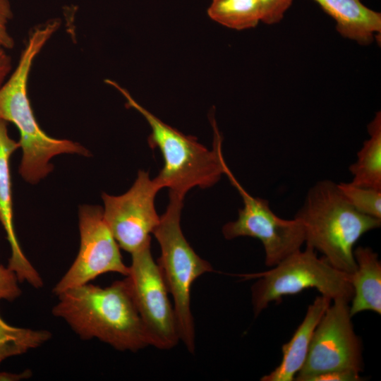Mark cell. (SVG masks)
Returning a JSON list of instances; mask_svg holds the SVG:
<instances>
[{"instance_id": "cell-1", "label": "cell", "mask_w": 381, "mask_h": 381, "mask_svg": "<svg viewBox=\"0 0 381 381\" xmlns=\"http://www.w3.org/2000/svg\"><path fill=\"white\" fill-rule=\"evenodd\" d=\"M61 20L54 18L33 28L13 71L0 87V119L12 123L18 130L22 150L19 174L28 183L36 184L53 170L51 159L62 154L89 157L81 144L47 135L39 126L28 93L32 64L53 35Z\"/></svg>"}, {"instance_id": "cell-2", "label": "cell", "mask_w": 381, "mask_h": 381, "mask_svg": "<svg viewBox=\"0 0 381 381\" xmlns=\"http://www.w3.org/2000/svg\"><path fill=\"white\" fill-rule=\"evenodd\" d=\"M56 296L53 315L80 339H97L121 351L135 352L150 345L126 278L106 287L87 283Z\"/></svg>"}, {"instance_id": "cell-3", "label": "cell", "mask_w": 381, "mask_h": 381, "mask_svg": "<svg viewBox=\"0 0 381 381\" xmlns=\"http://www.w3.org/2000/svg\"><path fill=\"white\" fill-rule=\"evenodd\" d=\"M105 83L116 89L126 99V105L139 112L149 124L151 132L147 138L152 149H158L164 164L153 179L159 189L168 188L184 198L193 188H206L217 183L224 174L225 162L222 153V138L214 119L210 115L213 130L212 150L198 143L196 138L186 135L165 123L139 104L116 82L107 79Z\"/></svg>"}, {"instance_id": "cell-4", "label": "cell", "mask_w": 381, "mask_h": 381, "mask_svg": "<svg viewBox=\"0 0 381 381\" xmlns=\"http://www.w3.org/2000/svg\"><path fill=\"white\" fill-rule=\"evenodd\" d=\"M295 217L303 226L306 245L323 254L334 267L349 274L356 268L355 244L364 234L381 225L380 219L355 209L337 183L328 179L310 188Z\"/></svg>"}, {"instance_id": "cell-5", "label": "cell", "mask_w": 381, "mask_h": 381, "mask_svg": "<svg viewBox=\"0 0 381 381\" xmlns=\"http://www.w3.org/2000/svg\"><path fill=\"white\" fill-rule=\"evenodd\" d=\"M183 198L169 192L166 211L153 231L161 250L157 264L174 299L180 340L188 351H195V329L190 309V289L202 274L213 271L185 238L181 226Z\"/></svg>"}, {"instance_id": "cell-6", "label": "cell", "mask_w": 381, "mask_h": 381, "mask_svg": "<svg viewBox=\"0 0 381 381\" xmlns=\"http://www.w3.org/2000/svg\"><path fill=\"white\" fill-rule=\"evenodd\" d=\"M315 251L306 245L304 250H297L270 270L241 275L246 279H258L251 287L255 316L271 302L311 288L331 301L341 298L350 303L353 295L351 274L318 258Z\"/></svg>"}, {"instance_id": "cell-7", "label": "cell", "mask_w": 381, "mask_h": 381, "mask_svg": "<svg viewBox=\"0 0 381 381\" xmlns=\"http://www.w3.org/2000/svg\"><path fill=\"white\" fill-rule=\"evenodd\" d=\"M224 174L235 187L243 200L236 220L225 224L222 234L226 239L240 236L258 238L265 250V263L274 267L292 253L301 250L305 243V233L301 222L294 217L285 219L271 210L269 202L254 197L247 192L224 163Z\"/></svg>"}, {"instance_id": "cell-8", "label": "cell", "mask_w": 381, "mask_h": 381, "mask_svg": "<svg viewBox=\"0 0 381 381\" xmlns=\"http://www.w3.org/2000/svg\"><path fill=\"white\" fill-rule=\"evenodd\" d=\"M126 279L149 338L150 345L169 350L180 340L169 291L151 252V241L131 254Z\"/></svg>"}, {"instance_id": "cell-9", "label": "cell", "mask_w": 381, "mask_h": 381, "mask_svg": "<svg viewBox=\"0 0 381 381\" xmlns=\"http://www.w3.org/2000/svg\"><path fill=\"white\" fill-rule=\"evenodd\" d=\"M349 302L333 300L318 323L306 361L294 380L308 381L317 374L334 371L360 373L363 368L362 344L354 332Z\"/></svg>"}, {"instance_id": "cell-10", "label": "cell", "mask_w": 381, "mask_h": 381, "mask_svg": "<svg viewBox=\"0 0 381 381\" xmlns=\"http://www.w3.org/2000/svg\"><path fill=\"white\" fill-rule=\"evenodd\" d=\"M78 226L79 250L69 269L53 288L56 296L90 283L105 273L116 272L126 277L129 272V267L123 261L120 247L104 220L102 207L80 206Z\"/></svg>"}, {"instance_id": "cell-11", "label": "cell", "mask_w": 381, "mask_h": 381, "mask_svg": "<svg viewBox=\"0 0 381 381\" xmlns=\"http://www.w3.org/2000/svg\"><path fill=\"white\" fill-rule=\"evenodd\" d=\"M160 189L148 171L139 170L131 187L120 195L103 192V216L119 247L131 254L151 241L160 217L155 200Z\"/></svg>"}, {"instance_id": "cell-12", "label": "cell", "mask_w": 381, "mask_h": 381, "mask_svg": "<svg viewBox=\"0 0 381 381\" xmlns=\"http://www.w3.org/2000/svg\"><path fill=\"white\" fill-rule=\"evenodd\" d=\"M18 148V141L8 133V123L0 119V224L11 248L7 267L16 274L20 282H25L35 289H40L44 282L24 254L14 225L10 159Z\"/></svg>"}, {"instance_id": "cell-13", "label": "cell", "mask_w": 381, "mask_h": 381, "mask_svg": "<svg viewBox=\"0 0 381 381\" xmlns=\"http://www.w3.org/2000/svg\"><path fill=\"white\" fill-rule=\"evenodd\" d=\"M336 22L337 32L361 45L380 41L381 14L361 0H314Z\"/></svg>"}, {"instance_id": "cell-14", "label": "cell", "mask_w": 381, "mask_h": 381, "mask_svg": "<svg viewBox=\"0 0 381 381\" xmlns=\"http://www.w3.org/2000/svg\"><path fill=\"white\" fill-rule=\"evenodd\" d=\"M331 301L321 295L309 305L303 321L292 337L282 346V359L279 365L262 377L261 381L294 380L306 361L313 332Z\"/></svg>"}, {"instance_id": "cell-15", "label": "cell", "mask_w": 381, "mask_h": 381, "mask_svg": "<svg viewBox=\"0 0 381 381\" xmlns=\"http://www.w3.org/2000/svg\"><path fill=\"white\" fill-rule=\"evenodd\" d=\"M356 263L351 274L353 295L349 305L351 316L363 311L381 314V262L377 253L369 247L353 250Z\"/></svg>"}, {"instance_id": "cell-16", "label": "cell", "mask_w": 381, "mask_h": 381, "mask_svg": "<svg viewBox=\"0 0 381 381\" xmlns=\"http://www.w3.org/2000/svg\"><path fill=\"white\" fill-rule=\"evenodd\" d=\"M369 138L357 153V159L349 167L351 183L381 190V112L377 111L367 126Z\"/></svg>"}, {"instance_id": "cell-17", "label": "cell", "mask_w": 381, "mask_h": 381, "mask_svg": "<svg viewBox=\"0 0 381 381\" xmlns=\"http://www.w3.org/2000/svg\"><path fill=\"white\" fill-rule=\"evenodd\" d=\"M207 13L215 22L237 30L255 28L261 22L259 0H212Z\"/></svg>"}, {"instance_id": "cell-18", "label": "cell", "mask_w": 381, "mask_h": 381, "mask_svg": "<svg viewBox=\"0 0 381 381\" xmlns=\"http://www.w3.org/2000/svg\"><path fill=\"white\" fill-rule=\"evenodd\" d=\"M51 337L52 333L48 330L12 326L0 315V363L9 357L41 346Z\"/></svg>"}, {"instance_id": "cell-19", "label": "cell", "mask_w": 381, "mask_h": 381, "mask_svg": "<svg viewBox=\"0 0 381 381\" xmlns=\"http://www.w3.org/2000/svg\"><path fill=\"white\" fill-rule=\"evenodd\" d=\"M337 186L347 201L360 212L381 219V190L362 187L350 183Z\"/></svg>"}, {"instance_id": "cell-20", "label": "cell", "mask_w": 381, "mask_h": 381, "mask_svg": "<svg viewBox=\"0 0 381 381\" xmlns=\"http://www.w3.org/2000/svg\"><path fill=\"white\" fill-rule=\"evenodd\" d=\"M261 7V22L267 25L279 23L294 0H259Z\"/></svg>"}, {"instance_id": "cell-21", "label": "cell", "mask_w": 381, "mask_h": 381, "mask_svg": "<svg viewBox=\"0 0 381 381\" xmlns=\"http://www.w3.org/2000/svg\"><path fill=\"white\" fill-rule=\"evenodd\" d=\"M18 282V277L13 271L0 265V301H13L20 297L22 291Z\"/></svg>"}, {"instance_id": "cell-22", "label": "cell", "mask_w": 381, "mask_h": 381, "mask_svg": "<svg viewBox=\"0 0 381 381\" xmlns=\"http://www.w3.org/2000/svg\"><path fill=\"white\" fill-rule=\"evenodd\" d=\"M13 16L9 0H0V46L12 49L15 40L8 30V25Z\"/></svg>"}, {"instance_id": "cell-23", "label": "cell", "mask_w": 381, "mask_h": 381, "mask_svg": "<svg viewBox=\"0 0 381 381\" xmlns=\"http://www.w3.org/2000/svg\"><path fill=\"white\" fill-rule=\"evenodd\" d=\"M359 373L351 371H328L310 377L308 381H360Z\"/></svg>"}, {"instance_id": "cell-24", "label": "cell", "mask_w": 381, "mask_h": 381, "mask_svg": "<svg viewBox=\"0 0 381 381\" xmlns=\"http://www.w3.org/2000/svg\"><path fill=\"white\" fill-rule=\"evenodd\" d=\"M13 70L12 59L7 49L0 46V87L7 80Z\"/></svg>"}, {"instance_id": "cell-25", "label": "cell", "mask_w": 381, "mask_h": 381, "mask_svg": "<svg viewBox=\"0 0 381 381\" xmlns=\"http://www.w3.org/2000/svg\"><path fill=\"white\" fill-rule=\"evenodd\" d=\"M32 373L30 370H25L21 373L0 372V381H20L29 379Z\"/></svg>"}]
</instances>
